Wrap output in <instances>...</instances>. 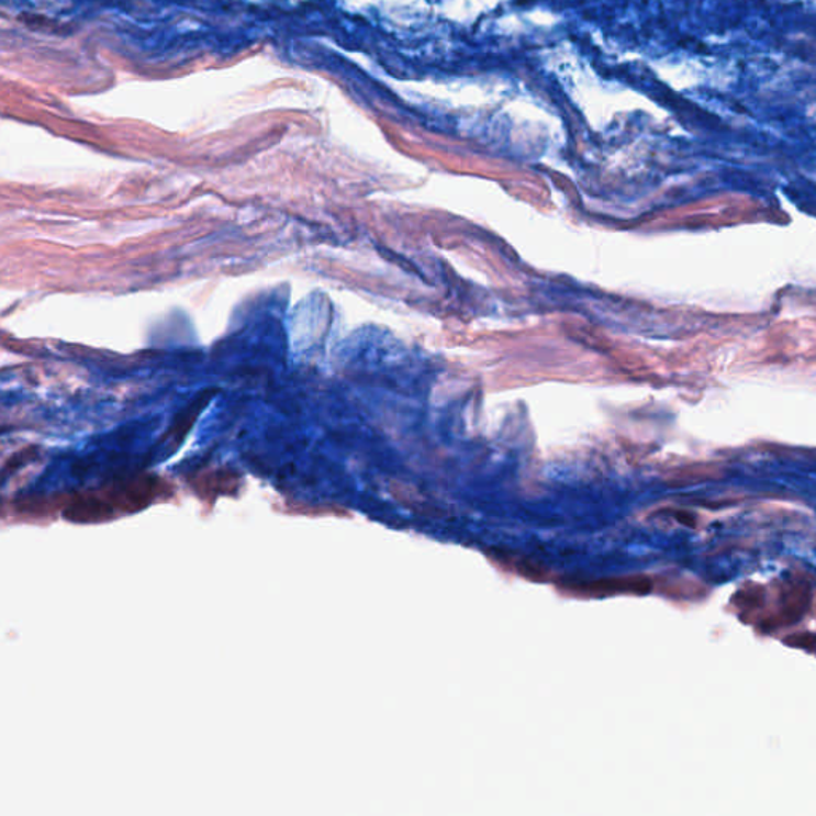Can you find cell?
<instances>
[{
	"label": "cell",
	"mask_w": 816,
	"mask_h": 816,
	"mask_svg": "<svg viewBox=\"0 0 816 816\" xmlns=\"http://www.w3.org/2000/svg\"><path fill=\"white\" fill-rule=\"evenodd\" d=\"M155 494H157L155 480H136L123 489L108 491L104 494H88L74 501L67 507L66 517L79 523L109 521L116 512L128 514L141 511L154 501Z\"/></svg>",
	"instance_id": "6da1fadb"
},
{
	"label": "cell",
	"mask_w": 816,
	"mask_h": 816,
	"mask_svg": "<svg viewBox=\"0 0 816 816\" xmlns=\"http://www.w3.org/2000/svg\"><path fill=\"white\" fill-rule=\"evenodd\" d=\"M557 589L572 599L589 600L614 595H648L653 590V582L648 575L635 574L599 581H561L557 582Z\"/></svg>",
	"instance_id": "7a4b0ae2"
},
{
	"label": "cell",
	"mask_w": 816,
	"mask_h": 816,
	"mask_svg": "<svg viewBox=\"0 0 816 816\" xmlns=\"http://www.w3.org/2000/svg\"><path fill=\"white\" fill-rule=\"evenodd\" d=\"M812 603V592L805 582L790 581L782 585L779 593V607L772 616L761 621L765 631L796 624L807 614Z\"/></svg>",
	"instance_id": "3957f363"
},
{
	"label": "cell",
	"mask_w": 816,
	"mask_h": 816,
	"mask_svg": "<svg viewBox=\"0 0 816 816\" xmlns=\"http://www.w3.org/2000/svg\"><path fill=\"white\" fill-rule=\"evenodd\" d=\"M491 563L496 565L503 571L514 572V574L521 575L526 581L533 582H547L549 581V572L544 570L539 565L533 563V561L526 560L518 556H511V554L504 552H491L489 554Z\"/></svg>",
	"instance_id": "277c9868"
},
{
	"label": "cell",
	"mask_w": 816,
	"mask_h": 816,
	"mask_svg": "<svg viewBox=\"0 0 816 816\" xmlns=\"http://www.w3.org/2000/svg\"><path fill=\"white\" fill-rule=\"evenodd\" d=\"M765 600L764 589L759 585H750L738 590L737 595L734 596V603L737 604L738 611L744 614H751L758 611L762 606Z\"/></svg>",
	"instance_id": "5b68a950"
},
{
	"label": "cell",
	"mask_w": 816,
	"mask_h": 816,
	"mask_svg": "<svg viewBox=\"0 0 816 816\" xmlns=\"http://www.w3.org/2000/svg\"><path fill=\"white\" fill-rule=\"evenodd\" d=\"M784 641H786V645L794 646V648L816 652V635L808 634V631H805V634L791 635V637H787Z\"/></svg>",
	"instance_id": "8992f818"
},
{
	"label": "cell",
	"mask_w": 816,
	"mask_h": 816,
	"mask_svg": "<svg viewBox=\"0 0 816 816\" xmlns=\"http://www.w3.org/2000/svg\"><path fill=\"white\" fill-rule=\"evenodd\" d=\"M674 518L681 523V525L689 526V528H695L697 526V518L689 512H674Z\"/></svg>",
	"instance_id": "52a82bcc"
}]
</instances>
